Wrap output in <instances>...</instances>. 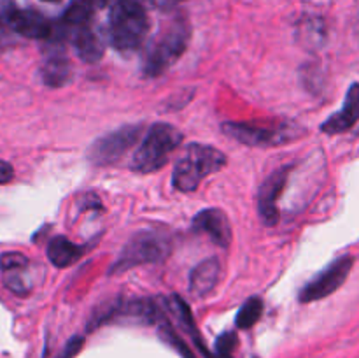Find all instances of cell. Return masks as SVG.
I'll use <instances>...</instances> for the list:
<instances>
[{"mask_svg":"<svg viewBox=\"0 0 359 358\" xmlns=\"http://www.w3.org/2000/svg\"><path fill=\"white\" fill-rule=\"evenodd\" d=\"M41 77L46 86H65L72 79V65L63 53H51L41 67Z\"/></svg>","mask_w":359,"mask_h":358,"instance_id":"obj_17","label":"cell"},{"mask_svg":"<svg viewBox=\"0 0 359 358\" xmlns=\"http://www.w3.org/2000/svg\"><path fill=\"white\" fill-rule=\"evenodd\" d=\"M46 253H48V258L53 265L58 267V269H65V267L74 265L84 255V246L76 244L63 235H55L49 241Z\"/></svg>","mask_w":359,"mask_h":358,"instance_id":"obj_16","label":"cell"},{"mask_svg":"<svg viewBox=\"0 0 359 358\" xmlns=\"http://www.w3.org/2000/svg\"><path fill=\"white\" fill-rule=\"evenodd\" d=\"M354 258L351 255H344L340 258L333 260L326 269H323L318 276L312 281H309L304 288H302L298 300L302 304H309V302L321 300V298L330 297L335 293L346 279L349 277L351 270H353Z\"/></svg>","mask_w":359,"mask_h":358,"instance_id":"obj_8","label":"cell"},{"mask_svg":"<svg viewBox=\"0 0 359 358\" xmlns=\"http://www.w3.org/2000/svg\"><path fill=\"white\" fill-rule=\"evenodd\" d=\"M11 28L27 39H49L53 27L46 16L34 9H13L7 14Z\"/></svg>","mask_w":359,"mask_h":358,"instance_id":"obj_11","label":"cell"},{"mask_svg":"<svg viewBox=\"0 0 359 358\" xmlns=\"http://www.w3.org/2000/svg\"><path fill=\"white\" fill-rule=\"evenodd\" d=\"M263 314V300L259 297H251L245 300V304L242 305L241 311H238L235 323L241 330H248L251 326H255L258 323V319Z\"/></svg>","mask_w":359,"mask_h":358,"instance_id":"obj_19","label":"cell"},{"mask_svg":"<svg viewBox=\"0 0 359 358\" xmlns=\"http://www.w3.org/2000/svg\"><path fill=\"white\" fill-rule=\"evenodd\" d=\"M0 269L7 288L18 295H27L32 283L28 277V258L21 253H6L0 256Z\"/></svg>","mask_w":359,"mask_h":358,"instance_id":"obj_13","label":"cell"},{"mask_svg":"<svg viewBox=\"0 0 359 358\" xmlns=\"http://www.w3.org/2000/svg\"><path fill=\"white\" fill-rule=\"evenodd\" d=\"M142 125H125L118 130L105 133L100 139L95 140L88 147V160L98 167L112 165L126 154V151L132 150L140 139Z\"/></svg>","mask_w":359,"mask_h":358,"instance_id":"obj_7","label":"cell"},{"mask_svg":"<svg viewBox=\"0 0 359 358\" xmlns=\"http://www.w3.org/2000/svg\"><path fill=\"white\" fill-rule=\"evenodd\" d=\"M74 48H76L77 56L84 63H97L104 58L105 44L97 32L91 30L90 27H83L74 30Z\"/></svg>","mask_w":359,"mask_h":358,"instance_id":"obj_15","label":"cell"},{"mask_svg":"<svg viewBox=\"0 0 359 358\" xmlns=\"http://www.w3.org/2000/svg\"><path fill=\"white\" fill-rule=\"evenodd\" d=\"M221 130L237 142L252 147H272L286 144L297 137L294 126L290 125H258L248 121H226Z\"/></svg>","mask_w":359,"mask_h":358,"instance_id":"obj_6","label":"cell"},{"mask_svg":"<svg viewBox=\"0 0 359 358\" xmlns=\"http://www.w3.org/2000/svg\"><path fill=\"white\" fill-rule=\"evenodd\" d=\"M149 32V18L137 0H119L109 16V37L118 51L137 49Z\"/></svg>","mask_w":359,"mask_h":358,"instance_id":"obj_2","label":"cell"},{"mask_svg":"<svg viewBox=\"0 0 359 358\" xmlns=\"http://www.w3.org/2000/svg\"><path fill=\"white\" fill-rule=\"evenodd\" d=\"M226 165V157L209 144L193 142L182 150L172 171V185L177 192L191 193L200 183Z\"/></svg>","mask_w":359,"mask_h":358,"instance_id":"obj_1","label":"cell"},{"mask_svg":"<svg viewBox=\"0 0 359 358\" xmlns=\"http://www.w3.org/2000/svg\"><path fill=\"white\" fill-rule=\"evenodd\" d=\"M235 346H237V337H235V333H223L216 340V354H214V358H233L231 353H233Z\"/></svg>","mask_w":359,"mask_h":358,"instance_id":"obj_20","label":"cell"},{"mask_svg":"<svg viewBox=\"0 0 359 358\" xmlns=\"http://www.w3.org/2000/svg\"><path fill=\"white\" fill-rule=\"evenodd\" d=\"M291 167H280L277 171H273L269 178L263 181V185L259 186L258 192V211L259 218H262L263 223L266 227H273L279 221V207H277V199L280 197V193L284 192V186L287 183V175H290Z\"/></svg>","mask_w":359,"mask_h":358,"instance_id":"obj_9","label":"cell"},{"mask_svg":"<svg viewBox=\"0 0 359 358\" xmlns=\"http://www.w3.org/2000/svg\"><path fill=\"white\" fill-rule=\"evenodd\" d=\"M42 2H56V0H42Z\"/></svg>","mask_w":359,"mask_h":358,"instance_id":"obj_22","label":"cell"},{"mask_svg":"<svg viewBox=\"0 0 359 358\" xmlns=\"http://www.w3.org/2000/svg\"><path fill=\"white\" fill-rule=\"evenodd\" d=\"M13 175H14L13 165H11L9 161L0 160V185H6V183H9L11 179H13Z\"/></svg>","mask_w":359,"mask_h":358,"instance_id":"obj_21","label":"cell"},{"mask_svg":"<svg viewBox=\"0 0 359 358\" xmlns=\"http://www.w3.org/2000/svg\"><path fill=\"white\" fill-rule=\"evenodd\" d=\"M189 37H191V28L188 21H174L147 51L144 60V74L147 77H158L167 72L186 51Z\"/></svg>","mask_w":359,"mask_h":358,"instance_id":"obj_5","label":"cell"},{"mask_svg":"<svg viewBox=\"0 0 359 358\" xmlns=\"http://www.w3.org/2000/svg\"><path fill=\"white\" fill-rule=\"evenodd\" d=\"M93 9L95 0H70L69 7L62 16V25L67 28H74V30L88 27Z\"/></svg>","mask_w":359,"mask_h":358,"instance_id":"obj_18","label":"cell"},{"mask_svg":"<svg viewBox=\"0 0 359 358\" xmlns=\"http://www.w3.org/2000/svg\"><path fill=\"white\" fill-rule=\"evenodd\" d=\"M193 230L203 232L214 244L228 248L231 242V225L226 214L217 207L203 209L193 218Z\"/></svg>","mask_w":359,"mask_h":358,"instance_id":"obj_10","label":"cell"},{"mask_svg":"<svg viewBox=\"0 0 359 358\" xmlns=\"http://www.w3.org/2000/svg\"><path fill=\"white\" fill-rule=\"evenodd\" d=\"M219 260L216 256L205 258L191 270V276H189V293L195 298L207 297L216 288V284L219 283Z\"/></svg>","mask_w":359,"mask_h":358,"instance_id":"obj_14","label":"cell"},{"mask_svg":"<svg viewBox=\"0 0 359 358\" xmlns=\"http://www.w3.org/2000/svg\"><path fill=\"white\" fill-rule=\"evenodd\" d=\"M182 140V132L168 123H156L147 130L146 137L133 153L132 171L139 174L156 172L167 164L170 154L179 147Z\"/></svg>","mask_w":359,"mask_h":358,"instance_id":"obj_3","label":"cell"},{"mask_svg":"<svg viewBox=\"0 0 359 358\" xmlns=\"http://www.w3.org/2000/svg\"><path fill=\"white\" fill-rule=\"evenodd\" d=\"M168 253H170V241L167 235L158 234L154 230H142L126 242L125 248L121 249L119 256L109 269V274L118 276L137 265L163 262Z\"/></svg>","mask_w":359,"mask_h":358,"instance_id":"obj_4","label":"cell"},{"mask_svg":"<svg viewBox=\"0 0 359 358\" xmlns=\"http://www.w3.org/2000/svg\"><path fill=\"white\" fill-rule=\"evenodd\" d=\"M359 121V83L351 84L347 90L346 100H344L342 109L335 114L330 116L325 123L321 125V132L328 133V135H337V133H344L347 130L353 128Z\"/></svg>","mask_w":359,"mask_h":358,"instance_id":"obj_12","label":"cell"}]
</instances>
